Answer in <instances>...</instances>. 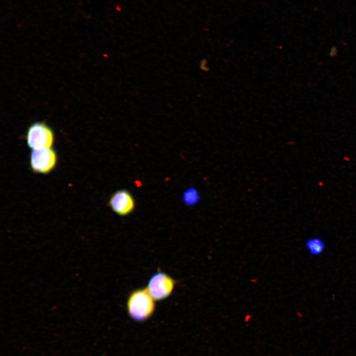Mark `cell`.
Returning <instances> with one entry per match:
<instances>
[{
	"mask_svg": "<svg viewBox=\"0 0 356 356\" xmlns=\"http://www.w3.org/2000/svg\"><path fill=\"white\" fill-rule=\"evenodd\" d=\"M127 310L129 316L136 321H143L153 314L155 310V301L147 288L133 290L127 300Z\"/></svg>",
	"mask_w": 356,
	"mask_h": 356,
	"instance_id": "1",
	"label": "cell"
},
{
	"mask_svg": "<svg viewBox=\"0 0 356 356\" xmlns=\"http://www.w3.org/2000/svg\"><path fill=\"white\" fill-rule=\"evenodd\" d=\"M176 283V280L169 274L158 271L151 276L146 288L155 301H160L172 294Z\"/></svg>",
	"mask_w": 356,
	"mask_h": 356,
	"instance_id": "2",
	"label": "cell"
},
{
	"mask_svg": "<svg viewBox=\"0 0 356 356\" xmlns=\"http://www.w3.org/2000/svg\"><path fill=\"white\" fill-rule=\"evenodd\" d=\"M28 145L33 150L50 148L54 141L52 130L43 122H36L28 129Z\"/></svg>",
	"mask_w": 356,
	"mask_h": 356,
	"instance_id": "3",
	"label": "cell"
},
{
	"mask_svg": "<svg viewBox=\"0 0 356 356\" xmlns=\"http://www.w3.org/2000/svg\"><path fill=\"white\" fill-rule=\"evenodd\" d=\"M56 161V153L50 148L33 150L31 154V167L36 173H49L54 168Z\"/></svg>",
	"mask_w": 356,
	"mask_h": 356,
	"instance_id": "4",
	"label": "cell"
},
{
	"mask_svg": "<svg viewBox=\"0 0 356 356\" xmlns=\"http://www.w3.org/2000/svg\"><path fill=\"white\" fill-rule=\"evenodd\" d=\"M112 210L120 216H126L134 210V199L131 193L125 189L119 190L114 193L109 201Z\"/></svg>",
	"mask_w": 356,
	"mask_h": 356,
	"instance_id": "5",
	"label": "cell"
},
{
	"mask_svg": "<svg viewBox=\"0 0 356 356\" xmlns=\"http://www.w3.org/2000/svg\"><path fill=\"white\" fill-rule=\"evenodd\" d=\"M305 246L311 255L318 256L325 250V244L321 238L314 237L307 239L305 242Z\"/></svg>",
	"mask_w": 356,
	"mask_h": 356,
	"instance_id": "6",
	"label": "cell"
},
{
	"mask_svg": "<svg viewBox=\"0 0 356 356\" xmlns=\"http://www.w3.org/2000/svg\"><path fill=\"white\" fill-rule=\"evenodd\" d=\"M184 201L188 205L195 204L199 199L198 192L194 189H188L184 193Z\"/></svg>",
	"mask_w": 356,
	"mask_h": 356,
	"instance_id": "7",
	"label": "cell"
}]
</instances>
